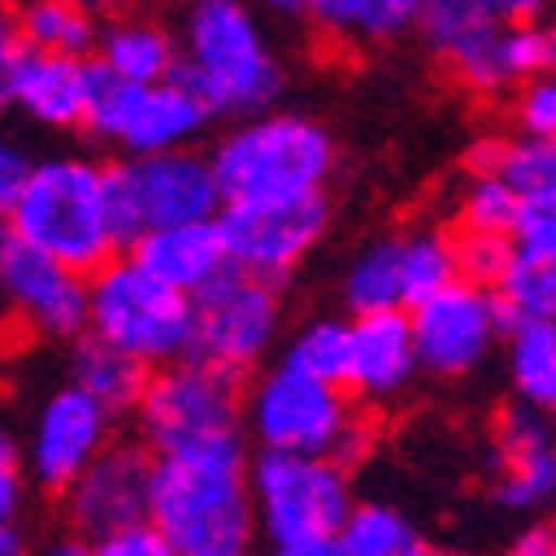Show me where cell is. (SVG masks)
Here are the masks:
<instances>
[{
  "label": "cell",
  "instance_id": "48",
  "mask_svg": "<svg viewBox=\"0 0 556 556\" xmlns=\"http://www.w3.org/2000/svg\"><path fill=\"white\" fill-rule=\"evenodd\" d=\"M552 415H556V410H552Z\"/></svg>",
  "mask_w": 556,
  "mask_h": 556
},
{
  "label": "cell",
  "instance_id": "40",
  "mask_svg": "<svg viewBox=\"0 0 556 556\" xmlns=\"http://www.w3.org/2000/svg\"><path fill=\"white\" fill-rule=\"evenodd\" d=\"M93 552H102V556H164L168 547L151 521H132V526H119L106 539H98Z\"/></svg>",
  "mask_w": 556,
  "mask_h": 556
},
{
  "label": "cell",
  "instance_id": "42",
  "mask_svg": "<svg viewBox=\"0 0 556 556\" xmlns=\"http://www.w3.org/2000/svg\"><path fill=\"white\" fill-rule=\"evenodd\" d=\"M517 556H556V526L552 521H530L521 526V534L513 539Z\"/></svg>",
  "mask_w": 556,
  "mask_h": 556
},
{
  "label": "cell",
  "instance_id": "27",
  "mask_svg": "<svg viewBox=\"0 0 556 556\" xmlns=\"http://www.w3.org/2000/svg\"><path fill=\"white\" fill-rule=\"evenodd\" d=\"M98 10L89 0H18L14 27L18 45L49 49V53H93L98 40Z\"/></svg>",
  "mask_w": 556,
  "mask_h": 556
},
{
  "label": "cell",
  "instance_id": "9",
  "mask_svg": "<svg viewBox=\"0 0 556 556\" xmlns=\"http://www.w3.org/2000/svg\"><path fill=\"white\" fill-rule=\"evenodd\" d=\"M283 336V292L269 278L226 265L190 292V358L217 367L235 380L252 376L274 358Z\"/></svg>",
  "mask_w": 556,
  "mask_h": 556
},
{
  "label": "cell",
  "instance_id": "16",
  "mask_svg": "<svg viewBox=\"0 0 556 556\" xmlns=\"http://www.w3.org/2000/svg\"><path fill=\"white\" fill-rule=\"evenodd\" d=\"M491 504L513 517H539L556 504V420L513 397L491 425Z\"/></svg>",
  "mask_w": 556,
  "mask_h": 556
},
{
  "label": "cell",
  "instance_id": "24",
  "mask_svg": "<svg viewBox=\"0 0 556 556\" xmlns=\"http://www.w3.org/2000/svg\"><path fill=\"white\" fill-rule=\"evenodd\" d=\"M468 164L508 177L526 207H556V137H485Z\"/></svg>",
  "mask_w": 556,
  "mask_h": 556
},
{
  "label": "cell",
  "instance_id": "41",
  "mask_svg": "<svg viewBox=\"0 0 556 556\" xmlns=\"http://www.w3.org/2000/svg\"><path fill=\"white\" fill-rule=\"evenodd\" d=\"M513 243L543 256L556 269V207H526L521 226L513 230Z\"/></svg>",
  "mask_w": 556,
  "mask_h": 556
},
{
  "label": "cell",
  "instance_id": "25",
  "mask_svg": "<svg viewBox=\"0 0 556 556\" xmlns=\"http://www.w3.org/2000/svg\"><path fill=\"white\" fill-rule=\"evenodd\" d=\"M504 367L513 397L556 410V318H521L504 327Z\"/></svg>",
  "mask_w": 556,
  "mask_h": 556
},
{
  "label": "cell",
  "instance_id": "28",
  "mask_svg": "<svg viewBox=\"0 0 556 556\" xmlns=\"http://www.w3.org/2000/svg\"><path fill=\"white\" fill-rule=\"evenodd\" d=\"M547 14V0H429L420 23V40L429 45V53H446L455 40H464L477 27H495V23H526Z\"/></svg>",
  "mask_w": 556,
  "mask_h": 556
},
{
  "label": "cell",
  "instance_id": "32",
  "mask_svg": "<svg viewBox=\"0 0 556 556\" xmlns=\"http://www.w3.org/2000/svg\"><path fill=\"white\" fill-rule=\"evenodd\" d=\"M402 243V283H406V309L415 301H425L429 292L446 288L451 278H459L455 265V239L438 226H415V230H397Z\"/></svg>",
  "mask_w": 556,
  "mask_h": 556
},
{
  "label": "cell",
  "instance_id": "44",
  "mask_svg": "<svg viewBox=\"0 0 556 556\" xmlns=\"http://www.w3.org/2000/svg\"><path fill=\"white\" fill-rule=\"evenodd\" d=\"M265 18H305V0H252Z\"/></svg>",
  "mask_w": 556,
  "mask_h": 556
},
{
  "label": "cell",
  "instance_id": "39",
  "mask_svg": "<svg viewBox=\"0 0 556 556\" xmlns=\"http://www.w3.org/2000/svg\"><path fill=\"white\" fill-rule=\"evenodd\" d=\"M31 160H36V155L18 142V137L0 128V222L10 217V207H14V199H18L23 181H27Z\"/></svg>",
  "mask_w": 556,
  "mask_h": 556
},
{
  "label": "cell",
  "instance_id": "10",
  "mask_svg": "<svg viewBox=\"0 0 556 556\" xmlns=\"http://www.w3.org/2000/svg\"><path fill=\"white\" fill-rule=\"evenodd\" d=\"M213 124L194 89L177 76L164 80H115L106 72L93 76V98L85 115V132L119 155H147L194 147Z\"/></svg>",
  "mask_w": 556,
  "mask_h": 556
},
{
  "label": "cell",
  "instance_id": "4",
  "mask_svg": "<svg viewBox=\"0 0 556 556\" xmlns=\"http://www.w3.org/2000/svg\"><path fill=\"white\" fill-rule=\"evenodd\" d=\"M243 433L265 451L331 455L344 468H358L376 446L354 393L288 358L261 363L252 371L243 393Z\"/></svg>",
  "mask_w": 556,
  "mask_h": 556
},
{
  "label": "cell",
  "instance_id": "19",
  "mask_svg": "<svg viewBox=\"0 0 556 556\" xmlns=\"http://www.w3.org/2000/svg\"><path fill=\"white\" fill-rule=\"evenodd\" d=\"M93 76L98 66L85 53H49V49L18 45L5 76V106L36 128L76 132L85 128V115H89Z\"/></svg>",
  "mask_w": 556,
  "mask_h": 556
},
{
  "label": "cell",
  "instance_id": "21",
  "mask_svg": "<svg viewBox=\"0 0 556 556\" xmlns=\"http://www.w3.org/2000/svg\"><path fill=\"white\" fill-rule=\"evenodd\" d=\"M128 256L142 269H151L160 283H168V288H177L186 296L199 292L207 278H217L230 265L222 230H217V217L142 230L137 239H128Z\"/></svg>",
  "mask_w": 556,
  "mask_h": 556
},
{
  "label": "cell",
  "instance_id": "15",
  "mask_svg": "<svg viewBox=\"0 0 556 556\" xmlns=\"http://www.w3.org/2000/svg\"><path fill=\"white\" fill-rule=\"evenodd\" d=\"M111 433H115V415L93 393H85L72 380L49 389L36 402L23 438L27 481L45 495H62L76 481V472L111 442Z\"/></svg>",
  "mask_w": 556,
  "mask_h": 556
},
{
  "label": "cell",
  "instance_id": "20",
  "mask_svg": "<svg viewBox=\"0 0 556 556\" xmlns=\"http://www.w3.org/2000/svg\"><path fill=\"white\" fill-rule=\"evenodd\" d=\"M420 376L425 371H420V358H415L406 309L350 314V363H344V389L354 393V402L393 406L415 389Z\"/></svg>",
  "mask_w": 556,
  "mask_h": 556
},
{
  "label": "cell",
  "instance_id": "36",
  "mask_svg": "<svg viewBox=\"0 0 556 556\" xmlns=\"http://www.w3.org/2000/svg\"><path fill=\"white\" fill-rule=\"evenodd\" d=\"M27 464H23V438L14 433L10 415L0 410V517L18 521L23 504H27Z\"/></svg>",
  "mask_w": 556,
  "mask_h": 556
},
{
  "label": "cell",
  "instance_id": "12",
  "mask_svg": "<svg viewBox=\"0 0 556 556\" xmlns=\"http://www.w3.org/2000/svg\"><path fill=\"white\" fill-rule=\"evenodd\" d=\"M226 261L269 283L292 278L331 230L327 190L301 199H226L217 213Z\"/></svg>",
  "mask_w": 556,
  "mask_h": 556
},
{
  "label": "cell",
  "instance_id": "46",
  "mask_svg": "<svg viewBox=\"0 0 556 556\" xmlns=\"http://www.w3.org/2000/svg\"><path fill=\"white\" fill-rule=\"evenodd\" d=\"M89 5H93V10H119L124 0H89Z\"/></svg>",
  "mask_w": 556,
  "mask_h": 556
},
{
  "label": "cell",
  "instance_id": "31",
  "mask_svg": "<svg viewBox=\"0 0 556 556\" xmlns=\"http://www.w3.org/2000/svg\"><path fill=\"white\" fill-rule=\"evenodd\" d=\"M495 301H500V314L504 323H521V318H556V269L517 248L513 243V256L504 265V274L495 278Z\"/></svg>",
  "mask_w": 556,
  "mask_h": 556
},
{
  "label": "cell",
  "instance_id": "11",
  "mask_svg": "<svg viewBox=\"0 0 556 556\" xmlns=\"http://www.w3.org/2000/svg\"><path fill=\"white\" fill-rule=\"evenodd\" d=\"M111 173V199L115 217L128 239L173 222H207L222 213V186L213 173V160L199 147H173V151H147V155H119Z\"/></svg>",
  "mask_w": 556,
  "mask_h": 556
},
{
  "label": "cell",
  "instance_id": "3",
  "mask_svg": "<svg viewBox=\"0 0 556 556\" xmlns=\"http://www.w3.org/2000/svg\"><path fill=\"white\" fill-rule=\"evenodd\" d=\"M5 226L80 274H93L124 248V230L111 199V173L106 164L80 151L31 160Z\"/></svg>",
  "mask_w": 556,
  "mask_h": 556
},
{
  "label": "cell",
  "instance_id": "2",
  "mask_svg": "<svg viewBox=\"0 0 556 556\" xmlns=\"http://www.w3.org/2000/svg\"><path fill=\"white\" fill-rule=\"evenodd\" d=\"M177 80L213 119H243L278 106L288 66L252 0H190L177 23Z\"/></svg>",
  "mask_w": 556,
  "mask_h": 556
},
{
  "label": "cell",
  "instance_id": "17",
  "mask_svg": "<svg viewBox=\"0 0 556 556\" xmlns=\"http://www.w3.org/2000/svg\"><path fill=\"white\" fill-rule=\"evenodd\" d=\"M151 477L155 455L142 442H106L62 491L66 530L80 534L93 552L98 539H106L119 526L151 521Z\"/></svg>",
  "mask_w": 556,
  "mask_h": 556
},
{
  "label": "cell",
  "instance_id": "13",
  "mask_svg": "<svg viewBox=\"0 0 556 556\" xmlns=\"http://www.w3.org/2000/svg\"><path fill=\"white\" fill-rule=\"evenodd\" d=\"M420 371L433 380H468L495 358L504 340V314L491 288L472 278H451L406 309Z\"/></svg>",
  "mask_w": 556,
  "mask_h": 556
},
{
  "label": "cell",
  "instance_id": "14",
  "mask_svg": "<svg viewBox=\"0 0 556 556\" xmlns=\"http://www.w3.org/2000/svg\"><path fill=\"white\" fill-rule=\"evenodd\" d=\"M0 305L31 336L72 344L89 323V274L53 261L0 222Z\"/></svg>",
  "mask_w": 556,
  "mask_h": 556
},
{
  "label": "cell",
  "instance_id": "43",
  "mask_svg": "<svg viewBox=\"0 0 556 556\" xmlns=\"http://www.w3.org/2000/svg\"><path fill=\"white\" fill-rule=\"evenodd\" d=\"M18 53V27H14V10L0 0V106H5V76H10V62Z\"/></svg>",
  "mask_w": 556,
  "mask_h": 556
},
{
  "label": "cell",
  "instance_id": "47",
  "mask_svg": "<svg viewBox=\"0 0 556 556\" xmlns=\"http://www.w3.org/2000/svg\"><path fill=\"white\" fill-rule=\"evenodd\" d=\"M552 526H556V521H552Z\"/></svg>",
  "mask_w": 556,
  "mask_h": 556
},
{
  "label": "cell",
  "instance_id": "34",
  "mask_svg": "<svg viewBox=\"0 0 556 556\" xmlns=\"http://www.w3.org/2000/svg\"><path fill=\"white\" fill-rule=\"evenodd\" d=\"M508 119L517 137H556V72L526 76L508 89Z\"/></svg>",
  "mask_w": 556,
  "mask_h": 556
},
{
  "label": "cell",
  "instance_id": "45",
  "mask_svg": "<svg viewBox=\"0 0 556 556\" xmlns=\"http://www.w3.org/2000/svg\"><path fill=\"white\" fill-rule=\"evenodd\" d=\"M18 552H27V534H23V526L0 517V556H18Z\"/></svg>",
  "mask_w": 556,
  "mask_h": 556
},
{
  "label": "cell",
  "instance_id": "23",
  "mask_svg": "<svg viewBox=\"0 0 556 556\" xmlns=\"http://www.w3.org/2000/svg\"><path fill=\"white\" fill-rule=\"evenodd\" d=\"M147 371L132 354L115 350L111 340L93 336V331H80L72 340V354H66V380L80 384L85 393H93L111 415H128L137 393L147 384Z\"/></svg>",
  "mask_w": 556,
  "mask_h": 556
},
{
  "label": "cell",
  "instance_id": "18",
  "mask_svg": "<svg viewBox=\"0 0 556 556\" xmlns=\"http://www.w3.org/2000/svg\"><path fill=\"white\" fill-rule=\"evenodd\" d=\"M438 62L477 98H504L526 76L556 72V23L552 18H526V23H495L477 27L464 40H455Z\"/></svg>",
  "mask_w": 556,
  "mask_h": 556
},
{
  "label": "cell",
  "instance_id": "37",
  "mask_svg": "<svg viewBox=\"0 0 556 556\" xmlns=\"http://www.w3.org/2000/svg\"><path fill=\"white\" fill-rule=\"evenodd\" d=\"M429 0H367L363 5V27H358V40H371V45H389V40H402L406 31H415Z\"/></svg>",
  "mask_w": 556,
  "mask_h": 556
},
{
  "label": "cell",
  "instance_id": "33",
  "mask_svg": "<svg viewBox=\"0 0 556 556\" xmlns=\"http://www.w3.org/2000/svg\"><path fill=\"white\" fill-rule=\"evenodd\" d=\"M283 358L305 367V371H314V376H323V380L344 384V363H350V318H340V314L305 318L292 331Z\"/></svg>",
  "mask_w": 556,
  "mask_h": 556
},
{
  "label": "cell",
  "instance_id": "5",
  "mask_svg": "<svg viewBox=\"0 0 556 556\" xmlns=\"http://www.w3.org/2000/svg\"><path fill=\"white\" fill-rule=\"evenodd\" d=\"M222 199H301L327 190L340 151L323 119L265 106L230 119L222 142L207 151Z\"/></svg>",
  "mask_w": 556,
  "mask_h": 556
},
{
  "label": "cell",
  "instance_id": "26",
  "mask_svg": "<svg viewBox=\"0 0 556 556\" xmlns=\"http://www.w3.org/2000/svg\"><path fill=\"white\" fill-rule=\"evenodd\" d=\"M340 305L350 314L406 309L402 243H397V235H376L350 261H344V269H340Z\"/></svg>",
  "mask_w": 556,
  "mask_h": 556
},
{
  "label": "cell",
  "instance_id": "7",
  "mask_svg": "<svg viewBox=\"0 0 556 556\" xmlns=\"http://www.w3.org/2000/svg\"><path fill=\"white\" fill-rule=\"evenodd\" d=\"M137 438L151 455H173L243 433V389L235 376L199 358H173L147 371V384L132 402Z\"/></svg>",
  "mask_w": 556,
  "mask_h": 556
},
{
  "label": "cell",
  "instance_id": "8",
  "mask_svg": "<svg viewBox=\"0 0 556 556\" xmlns=\"http://www.w3.org/2000/svg\"><path fill=\"white\" fill-rule=\"evenodd\" d=\"M85 331L111 340L142 367H164L190 350V296L160 283L132 256H111L89 274Z\"/></svg>",
  "mask_w": 556,
  "mask_h": 556
},
{
  "label": "cell",
  "instance_id": "22",
  "mask_svg": "<svg viewBox=\"0 0 556 556\" xmlns=\"http://www.w3.org/2000/svg\"><path fill=\"white\" fill-rule=\"evenodd\" d=\"M89 58L115 80H164L177 72V27L142 10H115L98 23Z\"/></svg>",
  "mask_w": 556,
  "mask_h": 556
},
{
  "label": "cell",
  "instance_id": "6",
  "mask_svg": "<svg viewBox=\"0 0 556 556\" xmlns=\"http://www.w3.org/2000/svg\"><path fill=\"white\" fill-rule=\"evenodd\" d=\"M256 543L278 556H327L336 552V534L354 508L350 468L331 455L301 451H265L248 459Z\"/></svg>",
  "mask_w": 556,
  "mask_h": 556
},
{
  "label": "cell",
  "instance_id": "38",
  "mask_svg": "<svg viewBox=\"0 0 556 556\" xmlns=\"http://www.w3.org/2000/svg\"><path fill=\"white\" fill-rule=\"evenodd\" d=\"M367 0H305V23H314L331 40H358Z\"/></svg>",
  "mask_w": 556,
  "mask_h": 556
},
{
  "label": "cell",
  "instance_id": "1",
  "mask_svg": "<svg viewBox=\"0 0 556 556\" xmlns=\"http://www.w3.org/2000/svg\"><path fill=\"white\" fill-rule=\"evenodd\" d=\"M248 438L155 455L151 526L173 556H239L256 547Z\"/></svg>",
  "mask_w": 556,
  "mask_h": 556
},
{
  "label": "cell",
  "instance_id": "30",
  "mask_svg": "<svg viewBox=\"0 0 556 556\" xmlns=\"http://www.w3.org/2000/svg\"><path fill=\"white\" fill-rule=\"evenodd\" d=\"M526 217V199L513 190L508 177L491 168H472L468 181L455 194V222L459 230H481V235H513Z\"/></svg>",
  "mask_w": 556,
  "mask_h": 556
},
{
  "label": "cell",
  "instance_id": "35",
  "mask_svg": "<svg viewBox=\"0 0 556 556\" xmlns=\"http://www.w3.org/2000/svg\"><path fill=\"white\" fill-rule=\"evenodd\" d=\"M513 256V235H481V230H459L455 239V265L459 278H472L481 288H495V278L504 274Z\"/></svg>",
  "mask_w": 556,
  "mask_h": 556
},
{
  "label": "cell",
  "instance_id": "29",
  "mask_svg": "<svg viewBox=\"0 0 556 556\" xmlns=\"http://www.w3.org/2000/svg\"><path fill=\"white\" fill-rule=\"evenodd\" d=\"M340 556H425L429 539L397 504H354L336 534Z\"/></svg>",
  "mask_w": 556,
  "mask_h": 556
}]
</instances>
